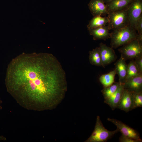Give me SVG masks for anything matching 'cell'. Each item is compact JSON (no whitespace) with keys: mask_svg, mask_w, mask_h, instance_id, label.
I'll return each instance as SVG.
<instances>
[{"mask_svg":"<svg viewBox=\"0 0 142 142\" xmlns=\"http://www.w3.org/2000/svg\"><path fill=\"white\" fill-rule=\"evenodd\" d=\"M139 74H141L139 73L134 60H131L127 64V75L125 82Z\"/></svg>","mask_w":142,"mask_h":142,"instance_id":"20","label":"cell"},{"mask_svg":"<svg viewBox=\"0 0 142 142\" xmlns=\"http://www.w3.org/2000/svg\"><path fill=\"white\" fill-rule=\"evenodd\" d=\"M109 22L107 17L100 16H94L90 21L87 25L88 30L106 26Z\"/></svg>","mask_w":142,"mask_h":142,"instance_id":"16","label":"cell"},{"mask_svg":"<svg viewBox=\"0 0 142 142\" xmlns=\"http://www.w3.org/2000/svg\"><path fill=\"white\" fill-rule=\"evenodd\" d=\"M135 29L137 31L138 35L142 36V15L137 22L135 26Z\"/></svg>","mask_w":142,"mask_h":142,"instance_id":"22","label":"cell"},{"mask_svg":"<svg viewBox=\"0 0 142 142\" xmlns=\"http://www.w3.org/2000/svg\"><path fill=\"white\" fill-rule=\"evenodd\" d=\"M113 0H103L104 3L106 4L108 2H109Z\"/></svg>","mask_w":142,"mask_h":142,"instance_id":"26","label":"cell"},{"mask_svg":"<svg viewBox=\"0 0 142 142\" xmlns=\"http://www.w3.org/2000/svg\"><path fill=\"white\" fill-rule=\"evenodd\" d=\"M88 6L94 17L106 16L109 13L106 4L103 0H91Z\"/></svg>","mask_w":142,"mask_h":142,"instance_id":"9","label":"cell"},{"mask_svg":"<svg viewBox=\"0 0 142 142\" xmlns=\"http://www.w3.org/2000/svg\"><path fill=\"white\" fill-rule=\"evenodd\" d=\"M126 60L121 56L115 64L114 69L118 76L119 82L123 84L125 82L127 75V64Z\"/></svg>","mask_w":142,"mask_h":142,"instance_id":"13","label":"cell"},{"mask_svg":"<svg viewBox=\"0 0 142 142\" xmlns=\"http://www.w3.org/2000/svg\"><path fill=\"white\" fill-rule=\"evenodd\" d=\"M118 50L126 60L142 56V36L138 34L136 38L123 45Z\"/></svg>","mask_w":142,"mask_h":142,"instance_id":"3","label":"cell"},{"mask_svg":"<svg viewBox=\"0 0 142 142\" xmlns=\"http://www.w3.org/2000/svg\"><path fill=\"white\" fill-rule=\"evenodd\" d=\"M121 84L119 82H114L111 85L106 87H103L101 92L104 99L111 96L117 90Z\"/></svg>","mask_w":142,"mask_h":142,"instance_id":"19","label":"cell"},{"mask_svg":"<svg viewBox=\"0 0 142 142\" xmlns=\"http://www.w3.org/2000/svg\"><path fill=\"white\" fill-rule=\"evenodd\" d=\"M139 74H142V56L134 60Z\"/></svg>","mask_w":142,"mask_h":142,"instance_id":"23","label":"cell"},{"mask_svg":"<svg viewBox=\"0 0 142 142\" xmlns=\"http://www.w3.org/2000/svg\"><path fill=\"white\" fill-rule=\"evenodd\" d=\"M89 59L90 63L92 65L102 66L101 55L99 47H97L89 52Z\"/></svg>","mask_w":142,"mask_h":142,"instance_id":"17","label":"cell"},{"mask_svg":"<svg viewBox=\"0 0 142 142\" xmlns=\"http://www.w3.org/2000/svg\"><path fill=\"white\" fill-rule=\"evenodd\" d=\"M127 12L129 25L135 29L137 22L142 15V0H133L127 8Z\"/></svg>","mask_w":142,"mask_h":142,"instance_id":"6","label":"cell"},{"mask_svg":"<svg viewBox=\"0 0 142 142\" xmlns=\"http://www.w3.org/2000/svg\"><path fill=\"white\" fill-rule=\"evenodd\" d=\"M107 120L116 126L119 132H120L122 135L139 140L140 142L142 141L139 133L136 130L131 128L120 121L109 118H108Z\"/></svg>","mask_w":142,"mask_h":142,"instance_id":"7","label":"cell"},{"mask_svg":"<svg viewBox=\"0 0 142 142\" xmlns=\"http://www.w3.org/2000/svg\"><path fill=\"white\" fill-rule=\"evenodd\" d=\"M133 0H113L105 4L109 12L128 8Z\"/></svg>","mask_w":142,"mask_h":142,"instance_id":"15","label":"cell"},{"mask_svg":"<svg viewBox=\"0 0 142 142\" xmlns=\"http://www.w3.org/2000/svg\"><path fill=\"white\" fill-rule=\"evenodd\" d=\"M102 60V66L104 68L114 62L117 58L113 49L102 42L99 47Z\"/></svg>","mask_w":142,"mask_h":142,"instance_id":"8","label":"cell"},{"mask_svg":"<svg viewBox=\"0 0 142 142\" xmlns=\"http://www.w3.org/2000/svg\"><path fill=\"white\" fill-rule=\"evenodd\" d=\"M142 107V91L133 93V109Z\"/></svg>","mask_w":142,"mask_h":142,"instance_id":"21","label":"cell"},{"mask_svg":"<svg viewBox=\"0 0 142 142\" xmlns=\"http://www.w3.org/2000/svg\"><path fill=\"white\" fill-rule=\"evenodd\" d=\"M119 132L117 129L113 131L107 130L103 126L100 117L98 116L94 129L90 136L85 142H105Z\"/></svg>","mask_w":142,"mask_h":142,"instance_id":"4","label":"cell"},{"mask_svg":"<svg viewBox=\"0 0 142 142\" xmlns=\"http://www.w3.org/2000/svg\"><path fill=\"white\" fill-rule=\"evenodd\" d=\"M125 89L132 92L142 91V74L126 81L123 84Z\"/></svg>","mask_w":142,"mask_h":142,"instance_id":"10","label":"cell"},{"mask_svg":"<svg viewBox=\"0 0 142 142\" xmlns=\"http://www.w3.org/2000/svg\"><path fill=\"white\" fill-rule=\"evenodd\" d=\"M111 29L108 25L96 28L89 30L90 34L93 37L94 40H104L110 38Z\"/></svg>","mask_w":142,"mask_h":142,"instance_id":"12","label":"cell"},{"mask_svg":"<svg viewBox=\"0 0 142 142\" xmlns=\"http://www.w3.org/2000/svg\"><path fill=\"white\" fill-rule=\"evenodd\" d=\"M138 33L130 25L121 28L113 30L110 33V45L113 49L122 46L136 38Z\"/></svg>","mask_w":142,"mask_h":142,"instance_id":"2","label":"cell"},{"mask_svg":"<svg viewBox=\"0 0 142 142\" xmlns=\"http://www.w3.org/2000/svg\"><path fill=\"white\" fill-rule=\"evenodd\" d=\"M116 74L114 69L109 73L102 75L99 78V80L103 87L110 86L114 82L115 76Z\"/></svg>","mask_w":142,"mask_h":142,"instance_id":"18","label":"cell"},{"mask_svg":"<svg viewBox=\"0 0 142 142\" xmlns=\"http://www.w3.org/2000/svg\"><path fill=\"white\" fill-rule=\"evenodd\" d=\"M1 100L0 99V109H1Z\"/></svg>","mask_w":142,"mask_h":142,"instance_id":"27","label":"cell"},{"mask_svg":"<svg viewBox=\"0 0 142 142\" xmlns=\"http://www.w3.org/2000/svg\"><path fill=\"white\" fill-rule=\"evenodd\" d=\"M119 140L120 142H140L139 140L134 139L122 134L120 137Z\"/></svg>","mask_w":142,"mask_h":142,"instance_id":"24","label":"cell"},{"mask_svg":"<svg viewBox=\"0 0 142 142\" xmlns=\"http://www.w3.org/2000/svg\"><path fill=\"white\" fill-rule=\"evenodd\" d=\"M125 88L124 84H121L115 92L109 98L104 99V103L108 105L112 110L117 108Z\"/></svg>","mask_w":142,"mask_h":142,"instance_id":"14","label":"cell"},{"mask_svg":"<svg viewBox=\"0 0 142 142\" xmlns=\"http://www.w3.org/2000/svg\"><path fill=\"white\" fill-rule=\"evenodd\" d=\"M108 15L109 20L108 25L111 30H116L130 25L127 8L109 12Z\"/></svg>","mask_w":142,"mask_h":142,"instance_id":"5","label":"cell"},{"mask_svg":"<svg viewBox=\"0 0 142 142\" xmlns=\"http://www.w3.org/2000/svg\"><path fill=\"white\" fill-rule=\"evenodd\" d=\"M6 138L2 136H0V140H6Z\"/></svg>","mask_w":142,"mask_h":142,"instance_id":"25","label":"cell"},{"mask_svg":"<svg viewBox=\"0 0 142 142\" xmlns=\"http://www.w3.org/2000/svg\"><path fill=\"white\" fill-rule=\"evenodd\" d=\"M133 93L125 89L117 108L126 112L133 110Z\"/></svg>","mask_w":142,"mask_h":142,"instance_id":"11","label":"cell"},{"mask_svg":"<svg viewBox=\"0 0 142 142\" xmlns=\"http://www.w3.org/2000/svg\"><path fill=\"white\" fill-rule=\"evenodd\" d=\"M8 92L28 109L39 111L55 108L67 89L65 72L52 54L23 53L8 65L5 79Z\"/></svg>","mask_w":142,"mask_h":142,"instance_id":"1","label":"cell"}]
</instances>
